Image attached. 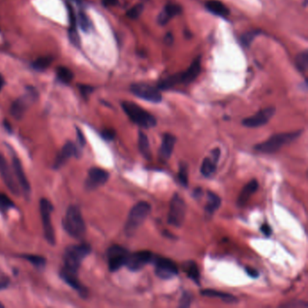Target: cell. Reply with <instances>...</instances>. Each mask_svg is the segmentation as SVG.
Segmentation results:
<instances>
[{
    "instance_id": "4",
    "label": "cell",
    "mask_w": 308,
    "mask_h": 308,
    "mask_svg": "<svg viewBox=\"0 0 308 308\" xmlns=\"http://www.w3.org/2000/svg\"><path fill=\"white\" fill-rule=\"evenodd\" d=\"M151 211V206L148 202H139L129 212L126 222L125 231L128 235H133L139 227L143 224Z\"/></svg>"
},
{
    "instance_id": "1",
    "label": "cell",
    "mask_w": 308,
    "mask_h": 308,
    "mask_svg": "<svg viewBox=\"0 0 308 308\" xmlns=\"http://www.w3.org/2000/svg\"><path fill=\"white\" fill-rule=\"evenodd\" d=\"M302 132H303L302 130H298V131H293V132H288V133L276 134L274 136H271L266 141L257 145L255 147V149L261 153L272 154L278 151L284 146L289 144L298 139Z\"/></svg>"
},
{
    "instance_id": "29",
    "label": "cell",
    "mask_w": 308,
    "mask_h": 308,
    "mask_svg": "<svg viewBox=\"0 0 308 308\" xmlns=\"http://www.w3.org/2000/svg\"><path fill=\"white\" fill-rule=\"evenodd\" d=\"M56 75L58 80L65 84L70 83L73 79V72L65 66L58 67L56 69Z\"/></svg>"
},
{
    "instance_id": "42",
    "label": "cell",
    "mask_w": 308,
    "mask_h": 308,
    "mask_svg": "<svg viewBox=\"0 0 308 308\" xmlns=\"http://www.w3.org/2000/svg\"><path fill=\"white\" fill-rule=\"evenodd\" d=\"M260 231H262V233L266 237L270 236L271 233H272V229H271V227L267 224V222L262 224L261 227H260Z\"/></svg>"
},
{
    "instance_id": "10",
    "label": "cell",
    "mask_w": 308,
    "mask_h": 308,
    "mask_svg": "<svg viewBox=\"0 0 308 308\" xmlns=\"http://www.w3.org/2000/svg\"><path fill=\"white\" fill-rule=\"evenodd\" d=\"M130 91L135 96L149 103H159L162 101L159 90L146 83H135L131 85Z\"/></svg>"
},
{
    "instance_id": "33",
    "label": "cell",
    "mask_w": 308,
    "mask_h": 308,
    "mask_svg": "<svg viewBox=\"0 0 308 308\" xmlns=\"http://www.w3.org/2000/svg\"><path fill=\"white\" fill-rule=\"evenodd\" d=\"M78 22H79L80 26L82 27V30L84 32L90 31L92 29V27H93L92 22L90 20L89 16L83 11H81L79 13V15H78Z\"/></svg>"
},
{
    "instance_id": "37",
    "label": "cell",
    "mask_w": 308,
    "mask_h": 308,
    "mask_svg": "<svg viewBox=\"0 0 308 308\" xmlns=\"http://www.w3.org/2000/svg\"><path fill=\"white\" fill-rule=\"evenodd\" d=\"M22 257H24L26 260L31 262L33 265L37 266V267H42L46 264V258L45 257H40V256H36V255H23Z\"/></svg>"
},
{
    "instance_id": "18",
    "label": "cell",
    "mask_w": 308,
    "mask_h": 308,
    "mask_svg": "<svg viewBox=\"0 0 308 308\" xmlns=\"http://www.w3.org/2000/svg\"><path fill=\"white\" fill-rule=\"evenodd\" d=\"M78 271H74L72 269H68L66 267H63L61 270V277L65 282L70 285L72 288L81 293V295H86L87 290L82 285V283L78 279Z\"/></svg>"
},
{
    "instance_id": "45",
    "label": "cell",
    "mask_w": 308,
    "mask_h": 308,
    "mask_svg": "<svg viewBox=\"0 0 308 308\" xmlns=\"http://www.w3.org/2000/svg\"><path fill=\"white\" fill-rule=\"evenodd\" d=\"M103 4L106 6H113L118 3V0H103Z\"/></svg>"
},
{
    "instance_id": "3",
    "label": "cell",
    "mask_w": 308,
    "mask_h": 308,
    "mask_svg": "<svg viewBox=\"0 0 308 308\" xmlns=\"http://www.w3.org/2000/svg\"><path fill=\"white\" fill-rule=\"evenodd\" d=\"M125 113L128 115L134 123L144 129H151L156 125V119L138 104L131 102H124L121 104Z\"/></svg>"
},
{
    "instance_id": "41",
    "label": "cell",
    "mask_w": 308,
    "mask_h": 308,
    "mask_svg": "<svg viewBox=\"0 0 308 308\" xmlns=\"http://www.w3.org/2000/svg\"><path fill=\"white\" fill-rule=\"evenodd\" d=\"M79 90H80V92L82 93L83 97L87 98L91 93H93L94 89L92 86H89V85H80Z\"/></svg>"
},
{
    "instance_id": "22",
    "label": "cell",
    "mask_w": 308,
    "mask_h": 308,
    "mask_svg": "<svg viewBox=\"0 0 308 308\" xmlns=\"http://www.w3.org/2000/svg\"><path fill=\"white\" fill-rule=\"evenodd\" d=\"M258 188V183L257 180L252 179L247 184L243 189H242L241 194L239 195V198L237 201V205L240 207H243L246 205L247 203L250 200V198L252 195H254V193L257 190Z\"/></svg>"
},
{
    "instance_id": "24",
    "label": "cell",
    "mask_w": 308,
    "mask_h": 308,
    "mask_svg": "<svg viewBox=\"0 0 308 308\" xmlns=\"http://www.w3.org/2000/svg\"><path fill=\"white\" fill-rule=\"evenodd\" d=\"M205 7L207 10L211 12V14L216 16H221V17H226L230 11L228 9L226 5L223 3H221L219 0H209L205 4Z\"/></svg>"
},
{
    "instance_id": "44",
    "label": "cell",
    "mask_w": 308,
    "mask_h": 308,
    "mask_svg": "<svg viewBox=\"0 0 308 308\" xmlns=\"http://www.w3.org/2000/svg\"><path fill=\"white\" fill-rule=\"evenodd\" d=\"M246 271L248 273V275L249 276H251L252 278H257L258 277V272H257V269H255V268H253L252 267H246Z\"/></svg>"
},
{
    "instance_id": "20",
    "label": "cell",
    "mask_w": 308,
    "mask_h": 308,
    "mask_svg": "<svg viewBox=\"0 0 308 308\" xmlns=\"http://www.w3.org/2000/svg\"><path fill=\"white\" fill-rule=\"evenodd\" d=\"M201 72V59L197 58L195 59L191 66L182 73H178L179 76L180 83L184 84H189L191 82H194L196 78L199 76Z\"/></svg>"
},
{
    "instance_id": "27",
    "label": "cell",
    "mask_w": 308,
    "mask_h": 308,
    "mask_svg": "<svg viewBox=\"0 0 308 308\" xmlns=\"http://www.w3.org/2000/svg\"><path fill=\"white\" fill-rule=\"evenodd\" d=\"M184 271L196 284L200 283V271L195 261H186L183 265Z\"/></svg>"
},
{
    "instance_id": "46",
    "label": "cell",
    "mask_w": 308,
    "mask_h": 308,
    "mask_svg": "<svg viewBox=\"0 0 308 308\" xmlns=\"http://www.w3.org/2000/svg\"><path fill=\"white\" fill-rule=\"evenodd\" d=\"M8 286V281L5 279H0V289L5 288Z\"/></svg>"
},
{
    "instance_id": "40",
    "label": "cell",
    "mask_w": 308,
    "mask_h": 308,
    "mask_svg": "<svg viewBox=\"0 0 308 308\" xmlns=\"http://www.w3.org/2000/svg\"><path fill=\"white\" fill-rule=\"evenodd\" d=\"M281 307H282V308H308V305L307 303H305L304 301H292V302H290V303L285 304V305H282Z\"/></svg>"
},
{
    "instance_id": "7",
    "label": "cell",
    "mask_w": 308,
    "mask_h": 308,
    "mask_svg": "<svg viewBox=\"0 0 308 308\" xmlns=\"http://www.w3.org/2000/svg\"><path fill=\"white\" fill-rule=\"evenodd\" d=\"M52 205L47 199H42L40 202V212H41L42 223L44 229V234L47 242L51 245L55 243V234L51 224V213Z\"/></svg>"
},
{
    "instance_id": "13",
    "label": "cell",
    "mask_w": 308,
    "mask_h": 308,
    "mask_svg": "<svg viewBox=\"0 0 308 308\" xmlns=\"http://www.w3.org/2000/svg\"><path fill=\"white\" fill-rule=\"evenodd\" d=\"M36 99V93L30 90L29 93L16 100L10 108L11 115L15 118L20 119L33 102Z\"/></svg>"
},
{
    "instance_id": "11",
    "label": "cell",
    "mask_w": 308,
    "mask_h": 308,
    "mask_svg": "<svg viewBox=\"0 0 308 308\" xmlns=\"http://www.w3.org/2000/svg\"><path fill=\"white\" fill-rule=\"evenodd\" d=\"M13 170L7 164L5 157L0 154V175L3 178V181L5 182L6 187L10 190L13 195H19V185L16 181L15 173L12 172Z\"/></svg>"
},
{
    "instance_id": "5",
    "label": "cell",
    "mask_w": 308,
    "mask_h": 308,
    "mask_svg": "<svg viewBox=\"0 0 308 308\" xmlns=\"http://www.w3.org/2000/svg\"><path fill=\"white\" fill-rule=\"evenodd\" d=\"M91 246L88 244H78L68 247L63 255V267L78 271L83 259L91 253Z\"/></svg>"
},
{
    "instance_id": "23",
    "label": "cell",
    "mask_w": 308,
    "mask_h": 308,
    "mask_svg": "<svg viewBox=\"0 0 308 308\" xmlns=\"http://www.w3.org/2000/svg\"><path fill=\"white\" fill-rule=\"evenodd\" d=\"M182 11V7L175 3H169L165 5L157 18L158 23L161 25H166L174 16L179 15Z\"/></svg>"
},
{
    "instance_id": "28",
    "label": "cell",
    "mask_w": 308,
    "mask_h": 308,
    "mask_svg": "<svg viewBox=\"0 0 308 308\" xmlns=\"http://www.w3.org/2000/svg\"><path fill=\"white\" fill-rule=\"evenodd\" d=\"M139 148L140 153L144 156L146 159H151L152 154H151V149H150L149 139H148L147 135L143 133V132H141V131L139 132Z\"/></svg>"
},
{
    "instance_id": "31",
    "label": "cell",
    "mask_w": 308,
    "mask_h": 308,
    "mask_svg": "<svg viewBox=\"0 0 308 308\" xmlns=\"http://www.w3.org/2000/svg\"><path fill=\"white\" fill-rule=\"evenodd\" d=\"M52 58L51 56H42L36 59L32 63V66L37 71H45L51 65Z\"/></svg>"
},
{
    "instance_id": "48",
    "label": "cell",
    "mask_w": 308,
    "mask_h": 308,
    "mask_svg": "<svg viewBox=\"0 0 308 308\" xmlns=\"http://www.w3.org/2000/svg\"><path fill=\"white\" fill-rule=\"evenodd\" d=\"M144 1H147V0H144Z\"/></svg>"
},
{
    "instance_id": "47",
    "label": "cell",
    "mask_w": 308,
    "mask_h": 308,
    "mask_svg": "<svg viewBox=\"0 0 308 308\" xmlns=\"http://www.w3.org/2000/svg\"><path fill=\"white\" fill-rule=\"evenodd\" d=\"M5 85V79L3 77V75L0 73V91L3 89Z\"/></svg>"
},
{
    "instance_id": "15",
    "label": "cell",
    "mask_w": 308,
    "mask_h": 308,
    "mask_svg": "<svg viewBox=\"0 0 308 308\" xmlns=\"http://www.w3.org/2000/svg\"><path fill=\"white\" fill-rule=\"evenodd\" d=\"M108 177L109 174L106 170L99 167H93L92 169L89 170L85 185L89 190L96 189L98 187L106 184Z\"/></svg>"
},
{
    "instance_id": "9",
    "label": "cell",
    "mask_w": 308,
    "mask_h": 308,
    "mask_svg": "<svg viewBox=\"0 0 308 308\" xmlns=\"http://www.w3.org/2000/svg\"><path fill=\"white\" fill-rule=\"evenodd\" d=\"M129 252L119 245L110 247L107 252L108 268L111 272H115L126 265Z\"/></svg>"
},
{
    "instance_id": "6",
    "label": "cell",
    "mask_w": 308,
    "mask_h": 308,
    "mask_svg": "<svg viewBox=\"0 0 308 308\" xmlns=\"http://www.w3.org/2000/svg\"><path fill=\"white\" fill-rule=\"evenodd\" d=\"M185 201L178 194H175L170 203L169 213H168V223L175 227L182 226L185 218Z\"/></svg>"
},
{
    "instance_id": "32",
    "label": "cell",
    "mask_w": 308,
    "mask_h": 308,
    "mask_svg": "<svg viewBox=\"0 0 308 308\" xmlns=\"http://www.w3.org/2000/svg\"><path fill=\"white\" fill-rule=\"evenodd\" d=\"M69 10H70V22H71L70 36H71L72 43L75 45H78L79 37H78L77 29H76V18L74 16V13L72 12V7L70 5H69Z\"/></svg>"
},
{
    "instance_id": "30",
    "label": "cell",
    "mask_w": 308,
    "mask_h": 308,
    "mask_svg": "<svg viewBox=\"0 0 308 308\" xmlns=\"http://www.w3.org/2000/svg\"><path fill=\"white\" fill-rule=\"evenodd\" d=\"M296 66L298 69V71L301 72H306L308 68V51H301L300 53H298L296 60H295Z\"/></svg>"
},
{
    "instance_id": "39",
    "label": "cell",
    "mask_w": 308,
    "mask_h": 308,
    "mask_svg": "<svg viewBox=\"0 0 308 308\" xmlns=\"http://www.w3.org/2000/svg\"><path fill=\"white\" fill-rule=\"evenodd\" d=\"M191 300H192V296H191L190 293H184L183 297L180 300V308H188L190 306Z\"/></svg>"
},
{
    "instance_id": "8",
    "label": "cell",
    "mask_w": 308,
    "mask_h": 308,
    "mask_svg": "<svg viewBox=\"0 0 308 308\" xmlns=\"http://www.w3.org/2000/svg\"><path fill=\"white\" fill-rule=\"evenodd\" d=\"M155 275L162 279H170L178 275L179 270L175 262L167 257H153Z\"/></svg>"
},
{
    "instance_id": "21",
    "label": "cell",
    "mask_w": 308,
    "mask_h": 308,
    "mask_svg": "<svg viewBox=\"0 0 308 308\" xmlns=\"http://www.w3.org/2000/svg\"><path fill=\"white\" fill-rule=\"evenodd\" d=\"M75 154H76V148L74 144H72V142H67L57 155L54 162V168H60Z\"/></svg>"
},
{
    "instance_id": "25",
    "label": "cell",
    "mask_w": 308,
    "mask_h": 308,
    "mask_svg": "<svg viewBox=\"0 0 308 308\" xmlns=\"http://www.w3.org/2000/svg\"><path fill=\"white\" fill-rule=\"evenodd\" d=\"M201 294L205 297H209V298H220L223 302L228 304H234L237 302V298L232 296L231 294L228 293L221 292V291H217L213 289H205L202 290Z\"/></svg>"
},
{
    "instance_id": "16",
    "label": "cell",
    "mask_w": 308,
    "mask_h": 308,
    "mask_svg": "<svg viewBox=\"0 0 308 308\" xmlns=\"http://www.w3.org/2000/svg\"><path fill=\"white\" fill-rule=\"evenodd\" d=\"M13 171L16 175V181H17L18 185L22 188L25 195L28 197L30 195V192H31L30 184H29L26 174L24 172L20 160L18 159L16 156L13 157Z\"/></svg>"
},
{
    "instance_id": "17",
    "label": "cell",
    "mask_w": 308,
    "mask_h": 308,
    "mask_svg": "<svg viewBox=\"0 0 308 308\" xmlns=\"http://www.w3.org/2000/svg\"><path fill=\"white\" fill-rule=\"evenodd\" d=\"M221 155L220 149H215L211 151V156L205 157L201 166V173L205 177H210L215 173L217 163Z\"/></svg>"
},
{
    "instance_id": "36",
    "label": "cell",
    "mask_w": 308,
    "mask_h": 308,
    "mask_svg": "<svg viewBox=\"0 0 308 308\" xmlns=\"http://www.w3.org/2000/svg\"><path fill=\"white\" fill-rule=\"evenodd\" d=\"M143 9H144V5L142 4L134 5L127 12V16L131 19H137L142 14Z\"/></svg>"
},
{
    "instance_id": "34",
    "label": "cell",
    "mask_w": 308,
    "mask_h": 308,
    "mask_svg": "<svg viewBox=\"0 0 308 308\" xmlns=\"http://www.w3.org/2000/svg\"><path fill=\"white\" fill-rule=\"evenodd\" d=\"M178 180H179L181 185L185 186V187H187V185H188V168H187V164H185V163H183L180 165Z\"/></svg>"
},
{
    "instance_id": "35",
    "label": "cell",
    "mask_w": 308,
    "mask_h": 308,
    "mask_svg": "<svg viewBox=\"0 0 308 308\" xmlns=\"http://www.w3.org/2000/svg\"><path fill=\"white\" fill-rule=\"evenodd\" d=\"M15 207V204L8 198V196L0 194V209L2 211H7Z\"/></svg>"
},
{
    "instance_id": "2",
    "label": "cell",
    "mask_w": 308,
    "mask_h": 308,
    "mask_svg": "<svg viewBox=\"0 0 308 308\" xmlns=\"http://www.w3.org/2000/svg\"><path fill=\"white\" fill-rule=\"evenodd\" d=\"M62 224L67 233L75 239H81L85 234V222L77 206L68 208Z\"/></svg>"
},
{
    "instance_id": "26",
    "label": "cell",
    "mask_w": 308,
    "mask_h": 308,
    "mask_svg": "<svg viewBox=\"0 0 308 308\" xmlns=\"http://www.w3.org/2000/svg\"><path fill=\"white\" fill-rule=\"evenodd\" d=\"M221 199L219 195H216L212 192H208L207 195V204H206V212L210 215H212L221 206Z\"/></svg>"
},
{
    "instance_id": "14",
    "label": "cell",
    "mask_w": 308,
    "mask_h": 308,
    "mask_svg": "<svg viewBox=\"0 0 308 308\" xmlns=\"http://www.w3.org/2000/svg\"><path fill=\"white\" fill-rule=\"evenodd\" d=\"M276 109L274 107L263 108L252 117L244 118L242 120V125L247 128H258L267 124L269 119L272 118Z\"/></svg>"
},
{
    "instance_id": "12",
    "label": "cell",
    "mask_w": 308,
    "mask_h": 308,
    "mask_svg": "<svg viewBox=\"0 0 308 308\" xmlns=\"http://www.w3.org/2000/svg\"><path fill=\"white\" fill-rule=\"evenodd\" d=\"M153 257L152 252L149 251L129 253L125 266H127L129 270L136 272L142 269L148 263L152 261Z\"/></svg>"
},
{
    "instance_id": "19",
    "label": "cell",
    "mask_w": 308,
    "mask_h": 308,
    "mask_svg": "<svg viewBox=\"0 0 308 308\" xmlns=\"http://www.w3.org/2000/svg\"><path fill=\"white\" fill-rule=\"evenodd\" d=\"M176 143V138L173 134L166 133L163 136L162 143L160 147V158L163 161H167L173 154L174 148Z\"/></svg>"
},
{
    "instance_id": "43",
    "label": "cell",
    "mask_w": 308,
    "mask_h": 308,
    "mask_svg": "<svg viewBox=\"0 0 308 308\" xmlns=\"http://www.w3.org/2000/svg\"><path fill=\"white\" fill-rule=\"evenodd\" d=\"M103 137L106 140H112L115 138V131L112 129H105L103 132Z\"/></svg>"
},
{
    "instance_id": "38",
    "label": "cell",
    "mask_w": 308,
    "mask_h": 308,
    "mask_svg": "<svg viewBox=\"0 0 308 308\" xmlns=\"http://www.w3.org/2000/svg\"><path fill=\"white\" fill-rule=\"evenodd\" d=\"M257 34H258L257 32H249V33H246L245 35H243L242 36V46L249 47L252 44V41L255 39Z\"/></svg>"
}]
</instances>
